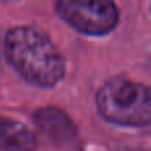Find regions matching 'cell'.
I'll return each mask as SVG.
<instances>
[{
    "instance_id": "1",
    "label": "cell",
    "mask_w": 151,
    "mask_h": 151,
    "mask_svg": "<svg viewBox=\"0 0 151 151\" xmlns=\"http://www.w3.org/2000/svg\"><path fill=\"white\" fill-rule=\"evenodd\" d=\"M4 48L13 69L32 85L50 88L63 80V56L40 29L27 25L11 29L5 36Z\"/></svg>"
},
{
    "instance_id": "2",
    "label": "cell",
    "mask_w": 151,
    "mask_h": 151,
    "mask_svg": "<svg viewBox=\"0 0 151 151\" xmlns=\"http://www.w3.org/2000/svg\"><path fill=\"white\" fill-rule=\"evenodd\" d=\"M97 107L105 119L119 126L142 127L151 121L149 88L127 78L106 81L97 93Z\"/></svg>"
},
{
    "instance_id": "3",
    "label": "cell",
    "mask_w": 151,
    "mask_h": 151,
    "mask_svg": "<svg viewBox=\"0 0 151 151\" xmlns=\"http://www.w3.org/2000/svg\"><path fill=\"white\" fill-rule=\"evenodd\" d=\"M56 11L70 27L91 36L109 33L118 24L113 0H57Z\"/></svg>"
},
{
    "instance_id": "4",
    "label": "cell",
    "mask_w": 151,
    "mask_h": 151,
    "mask_svg": "<svg viewBox=\"0 0 151 151\" xmlns=\"http://www.w3.org/2000/svg\"><path fill=\"white\" fill-rule=\"evenodd\" d=\"M33 121L41 133L53 143L63 145L73 141L77 129L69 115L53 106L39 109L33 114Z\"/></svg>"
},
{
    "instance_id": "5",
    "label": "cell",
    "mask_w": 151,
    "mask_h": 151,
    "mask_svg": "<svg viewBox=\"0 0 151 151\" xmlns=\"http://www.w3.org/2000/svg\"><path fill=\"white\" fill-rule=\"evenodd\" d=\"M36 138L25 125L0 115V150L33 151Z\"/></svg>"
},
{
    "instance_id": "6",
    "label": "cell",
    "mask_w": 151,
    "mask_h": 151,
    "mask_svg": "<svg viewBox=\"0 0 151 151\" xmlns=\"http://www.w3.org/2000/svg\"><path fill=\"white\" fill-rule=\"evenodd\" d=\"M123 151H146V150H143V149H126V150H123Z\"/></svg>"
}]
</instances>
